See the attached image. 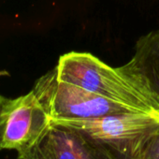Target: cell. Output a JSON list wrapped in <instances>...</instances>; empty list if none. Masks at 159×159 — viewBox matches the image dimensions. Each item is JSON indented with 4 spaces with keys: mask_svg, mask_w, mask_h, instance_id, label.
Listing matches in <instances>:
<instances>
[{
    "mask_svg": "<svg viewBox=\"0 0 159 159\" xmlns=\"http://www.w3.org/2000/svg\"><path fill=\"white\" fill-rule=\"evenodd\" d=\"M16 159H110L79 131L51 121L30 148L17 152Z\"/></svg>",
    "mask_w": 159,
    "mask_h": 159,
    "instance_id": "obj_5",
    "label": "cell"
},
{
    "mask_svg": "<svg viewBox=\"0 0 159 159\" xmlns=\"http://www.w3.org/2000/svg\"><path fill=\"white\" fill-rule=\"evenodd\" d=\"M138 159H159V125L146 139Z\"/></svg>",
    "mask_w": 159,
    "mask_h": 159,
    "instance_id": "obj_7",
    "label": "cell"
},
{
    "mask_svg": "<svg viewBox=\"0 0 159 159\" xmlns=\"http://www.w3.org/2000/svg\"><path fill=\"white\" fill-rule=\"evenodd\" d=\"M54 122L79 131L110 159H138L146 139L159 125V114L129 111Z\"/></svg>",
    "mask_w": 159,
    "mask_h": 159,
    "instance_id": "obj_2",
    "label": "cell"
},
{
    "mask_svg": "<svg viewBox=\"0 0 159 159\" xmlns=\"http://www.w3.org/2000/svg\"><path fill=\"white\" fill-rule=\"evenodd\" d=\"M32 91L52 121L84 120L136 111L83 87L60 81L54 68L38 80Z\"/></svg>",
    "mask_w": 159,
    "mask_h": 159,
    "instance_id": "obj_3",
    "label": "cell"
},
{
    "mask_svg": "<svg viewBox=\"0 0 159 159\" xmlns=\"http://www.w3.org/2000/svg\"><path fill=\"white\" fill-rule=\"evenodd\" d=\"M60 81L96 93L136 111L159 114L157 99L124 66L112 67L89 52H70L54 67Z\"/></svg>",
    "mask_w": 159,
    "mask_h": 159,
    "instance_id": "obj_1",
    "label": "cell"
},
{
    "mask_svg": "<svg viewBox=\"0 0 159 159\" xmlns=\"http://www.w3.org/2000/svg\"><path fill=\"white\" fill-rule=\"evenodd\" d=\"M51 124V118L33 91L14 99L6 98L0 111L2 150L25 151L34 145Z\"/></svg>",
    "mask_w": 159,
    "mask_h": 159,
    "instance_id": "obj_4",
    "label": "cell"
},
{
    "mask_svg": "<svg viewBox=\"0 0 159 159\" xmlns=\"http://www.w3.org/2000/svg\"><path fill=\"white\" fill-rule=\"evenodd\" d=\"M5 99H6V98L0 96V111H1V108H2V105H3ZM1 151H2V147H1V144H0V152H1Z\"/></svg>",
    "mask_w": 159,
    "mask_h": 159,
    "instance_id": "obj_8",
    "label": "cell"
},
{
    "mask_svg": "<svg viewBox=\"0 0 159 159\" xmlns=\"http://www.w3.org/2000/svg\"><path fill=\"white\" fill-rule=\"evenodd\" d=\"M125 69L159 102V29L140 37Z\"/></svg>",
    "mask_w": 159,
    "mask_h": 159,
    "instance_id": "obj_6",
    "label": "cell"
}]
</instances>
